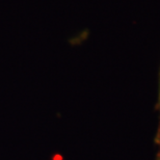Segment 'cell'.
Returning <instances> with one entry per match:
<instances>
[{"label":"cell","mask_w":160,"mask_h":160,"mask_svg":"<svg viewBox=\"0 0 160 160\" xmlns=\"http://www.w3.org/2000/svg\"><path fill=\"white\" fill-rule=\"evenodd\" d=\"M155 110L158 112V126H157V130H156L155 137H154V142H155V146L158 147V151H157V154H156L155 160H160V70H159L158 99H157V103L155 105Z\"/></svg>","instance_id":"6da1fadb"}]
</instances>
